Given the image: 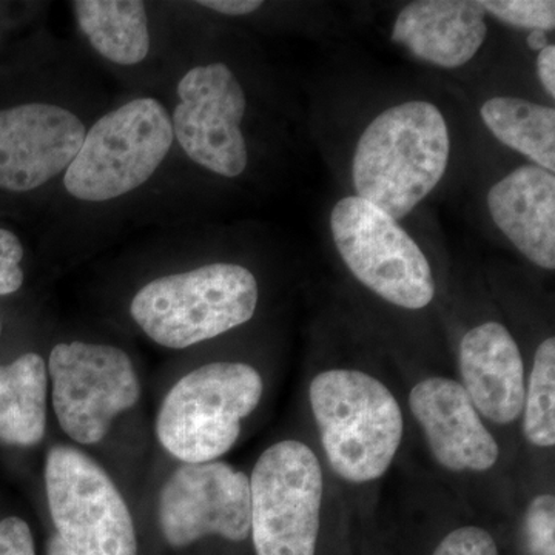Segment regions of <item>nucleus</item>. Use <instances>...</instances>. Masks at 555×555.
<instances>
[{
  "instance_id": "1",
  "label": "nucleus",
  "mask_w": 555,
  "mask_h": 555,
  "mask_svg": "<svg viewBox=\"0 0 555 555\" xmlns=\"http://www.w3.org/2000/svg\"><path fill=\"white\" fill-rule=\"evenodd\" d=\"M447 120L430 102L393 105L369 124L352 163L358 198L393 219L406 218L447 173Z\"/></svg>"
},
{
  "instance_id": "2",
  "label": "nucleus",
  "mask_w": 555,
  "mask_h": 555,
  "mask_svg": "<svg viewBox=\"0 0 555 555\" xmlns=\"http://www.w3.org/2000/svg\"><path fill=\"white\" fill-rule=\"evenodd\" d=\"M309 401L339 478L363 485L385 476L404 433L403 412L385 383L357 369H327L310 382Z\"/></svg>"
},
{
  "instance_id": "3",
  "label": "nucleus",
  "mask_w": 555,
  "mask_h": 555,
  "mask_svg": "<svg viewBox=\"0 0 555 555\" xmlns=\"http://www.w3.org/2000/svg\"><path fill=\"white\" fill-rule=\"evenodd\" d=\"M258 297L250 270L219 262L153 280L134 295L130 313L153 341L185 349L246 324Z\"/></svg>"
},
{
  "instance_id": "4",
  "label": "nucleus",
  "mask_w": 555,
  "mask_h": 555,
  "mask_svg": "<svg viewBox=\"0 0 555 555\" xmlns=\"http://www.w3.org/2000/svg\"><path fill=\"white\" fill-rule=\"evenodd\" d=\"M264 383L246 363H210L171 387L160 404L156 436L184 463L217 462L235 447L241 423L261 401Z\"/></svg>"
},
{
  "instance_id": "5",
  "label": "nucleus",
  "mask_w": 555,
  "mask_h": 555,
  "mask_svg": "<svg viewBox=\"0 0 555 555\" xmlns=\"http://www.w3.org/2000/svg\"><path fill=\"white\" fill-rule=\"evenodd\" d=\"M173 139L171 118L159 101L139 98L120 105L87 131L65 170V189L90 203L127 195L155 175Z\"/></svg>"
},
{
  "instance_id": "6",
  "label": "nucleus",
  "mask_w": 555,
  "mask_h": 555,
  "mask_svg": "<svg viewBox=\"0 0 555 555\" xmlns=\"http://www.w3.org/2000/svg\"><path fill=\"white\" fill-rule=\"evenodd\" d=\"M250 534L257 555H315L323 467L298 440L272 444L251 470Z\"/></svg>"
},
{
  "instance_id": "7",
  "label": "nucleus",
  "mask_w": 555,
  "mask_h": 555,
  "mask_svg": "<svg viewBox=\"0 0 555 555\" xmlns=\"http://www.w3.org/2000/svg\"><path fill=\"white\" fill-rule=\"evenodd\" d=\"M331 229L347 269L378 297L409 310L433 302V269L397 219L367 201L347 196L335 204Z\"/></svg>"
},
{
  "instance_id": "8",
  "label": "nucleus",
  "mask_w": 555,
  "mask_h": 555,
  "mask_svg": "<svg viewBox=\"0 0 555 555\" xmlns=\"http://www.w3.org/2000/svg\"><path fill=\"white\" fill-rule=\"evenodd\" d=\"M47 496L57 535L78 555H138L133 518L104 469L72 447L47 455Z\"/></svg>"
},
{
  "instance_id": "9",
  "label": "nucleus",
  "mask_w": 555,
  "mask_h": 555,
  "mask_svg": "<svg viewBox=\"0 0 555 555\" xmlns=\"http://www.w3.org/2000/svg\"><path fill=\"white\" fill-rule=\"evenodd\" d=\"M49 371L57 422L80 444L104 440L113 420L141 396L133 363L118 347L61 343L51 350Z\"/></svg>"
},
{
  "instance_id": "10",
  "label": "nucleus",
  "mask_w": 555,
  "mask_h": 555,
  "mask_svg": "<svg viewBox=\"0 0 555 555\" xmlns=\"http://www.w3.org/2000/svg\"><path fill=\"white\" fill-rule=\"evenodd\" d=\"M178 98L171 126L185 155L221 177H240L248 163L241 131L247 100L232 69L224 64L190 69L179 80Z\"/></svg>"
},
{
  "instance_id": "11",
  "label": "nucleus",
  "mask_w": 555,
  "mask_h": 555,
  "mask_svg": "<svg viewBox=\"0 0 555 555\" xmlns=\"http://www.w3.org/2000/svg\"><path fill=\"white\" fill-rule=\"evenodd\" d=\"M159 526L175 547L207 535L244 542L250 535L248 477L224 462L179 466L160 491Z\"/></svg>"
},
{
  "instance_id": "12",
  "label": "nucleus",
  "mask_w": 555,
  "mask_h": 555,
  "mask_svg": "<svg viewBox=\"0 0 555 555\" xmlns=\"http://www.w3.org/2000/svg\"><path fill=\"white\" fill-rule=\"evenodd\" d=\"M86 134L82 120L60 105L0 109V189L21 193L47 184L68 169Z\"/></svg>"
},
{
  "instance_id": "13",
  "label": "nucleus",
  "mask_w": 555,
  "mask_h": 555,
  "mask_svg": "<svg viewBox=\"0 0 555 555\" xmlns=\"http://www.w3.org/2000/svg\"><path fill=\"white\" fill-rule=\"evenodd\" d=\"M409 408L438 465L451 473H486L495 466L499 443L462 383L447 377L422 379L409 393Z\"/></svg>"
},
{
  "instance_id": "14",
  "label": "nucleus",
  "mask_w": 555,
  "mask_h": 555,
  "mask_svg": "<svg viewBox=\"0 0 555 555\" xmlns=\"http://www.w3.org/2000/svg\"><path fill=\"white\" fill-rule=\"evenodd\" d=\"M462 386L478 414L495 425L520 418L525 404V364L516 339L495 321L467 331L460 343Z\"/></svg>"
},
{
  "instance_id": "15",
  "label": "nucleus",
  "mask_w": 555,
  "mask_h": 555,
  "mask_svg": "<svg viewBox=\"0 0 555 555\" xmlns=\"http://www.w3.org/2000/svg\"><path fill=\"white\" fill-rule=\"evenodd\" d=\"M486 11L473 0H418L398 14L392 42L418 60L459 68L473 60L488 36Z\"/></svg>"
},
{
  "instance_id": "16",
  "label": "nucleus",
  "mask_w": 555,
  "mask_h": 555,
  "mask_svg": "<svg viewBox=\"0 0 555 555\" xmlns=\"http://www.w3.org/2000/svg\"><path fill=\"white\" fill-rule=\"evenodd\" d=\"M496 228L539 268L555 269V177L539 166H524L488 192Z\"/></svg>"
},
{
  "instance_id": "17",
  "label": "nucleus",
  "mask_w": 555,
  "mask_h": 555,
  "mask_svg": "<svg viewBox=\"0 0 555 555\" xmlns=\"http://www.w3.org/2000/svg\"><path fill=\"white\" fill-rule=\"evenodd\" d=\"M47 364L38 353H24L0 366V441L35 447L47 426Z\"/></svg>"
},
{
  "instance_id": "18",
  "label": "nucleus",
  "mask_w": 555,
  "mask_h": 555,
  "mask_svg": "<svg viewBox=\"0 0 555 555\" xmlns=\"http://www.w3.org/2000/svg\"><path fill=\"white\" fill-rule=\"evenodd\" d=\"M76 21L91 47L118 65H137L147 57V10L139 0H78Z\"/></svg>"
},
{
  "instance_id": "19",
  "label": "nucleus",
  "mask_w": 555,
  "mask_h": 555,
  "mask_svg": "<svg viewBox=\"0 0 555 555\" xmlns=\"http://www.w3.org/2000/svg\"><path fill=\"white\" fill-rule=\"evenodd\" d=\"M485 126L506 147L555 170V109L520 98L499 96L480 109Z\"/></svg>"
},
{
  "instance_id": "20",
  "label": "nucleus",
  "mask_w": 555,
  "mask_h": 555,
  "mask_svg": "<svg viewBox=\"0 0 555 555\" xmlns=\"http://www.w3.org/2000/svg\"><path fill=\"white\" fill-rule=\"evenodd\" d=\"M524 434L535 448L555 444V339L546 338L534 353L525 392Z\"/></svg>"
},
{
  "instance_id": "21",
  "label": "nucleus",
  "mask_w": 555,
  "mask_h": 555,
  "mask_svg": "<svg viewBox=\"0 0 555 555\" xmlns=\"http://www.w3.org/2000/svg\"><path fill=\"white\" fill-rule=\"evenodd\" d=\"M486 13L517 28L550 31L555 27L553 0H486L480 2Z\"/></svg>"
},
{
  "instance_id": "22",
  "label": "nucleus",
  "mask_w": 555,
  "mask_h": 555,
  "mask_svg": "<svg viewBox=\"0 0 555 555\" xmlns=\"http://www.w3.org/2000/svg\"><path fill=\"white\" fill-rule=\"evenodd\" d=\"M526 554L555 555V496L540 494L526 507L524 518Z\"/></svg>"
},
{
  "instance_id": "23",
  "label": "nucleus",
  "mask_w": 555,
  "mask_h": 555,
  "mask_svg": "<svg viewBox=\"0 0 555 555\" xmlns=\"http://www.w3.org/2000/svg\"><path fill=\"white\" fill-rule=\"evenodd\" d=\"M433 555H500V551L491 532L469 525L449 532Z\"/></svg>"
},
{
  "instance_id": "24",
  "label": "nucleus",
  "mask_w": 555,
  "mask_h": 555,
  "mask_svg": "<svg viewBox=\"0 0 555 555\" xmlns=\"http://www.w3.org/2000/svg\"><path fill=\"white\" fill-rule=\"evenodd\" d=\"M24 246L10 230L0 228V295H11L24 284Z\"/></svg>"
},
{
  "instance_id": "25",
  "label": "nucleus",
  "mask_w": 555,
  "mask_h": 555,
  "mask_svg": "<svg viewBox=\"0 0 555 555\" xmlns=\"http://www.w3.org/2000/svg\"><path fill=\"white\" fill-rule=\"evenodd\" d=\"M0 555H36L35 540L27 521L7 517L0 521Z\"/></svg>"
},
{
  "instance_id": "26",
  "label": "nucleus",
  "mask_w": 555,
  "mask_h": 555,
  "mask_svg": "<svg viewBox=\"0 0 555 555\" xmlns=\"http://www.w3.org/2000/svg\"><path fill=\"white\" fill-rule=\"evenodd\" d=\"M198 5L228 16H244L261 9V0H201Z\"/></svg>"
},
{
  "instance_id": "27",
  "label": "nucleus",
  "mask_w": 555,
  "mask_h": 555,
  "mask_svg": "<svg viewBox=\"0 0 555 555\" xmlns=\"http://www.w3.org/2000/svg\"><path fill=\"white\" fill-rule=\"evenodd\" d=\"M537 73L543 89L550 94L551 100L555 98V47L547 46L540 51L537 57Z\"/></svg>"
},
{
  "instance_id": "28",
  "label": "nucleus",
  "mask_w": 555,
  "mask_h": 555,
  "mask_svg": "<svg viewBox=\"0 0 555 555\" xmlns=\"http://www.w3.org/2000/svg\"><path fill=\"white\" fill-rule=\"evenodd\" d=\"M47 555H78L61 539L60 535L54 534L50 537L49 545H47Z\"/></svg>"
},
{
  "instance_id": "29",
  "label": "nucleus",
  "mask_w": 555,
  "mask_h": 555,
  "mask_svg": "<svg viewBox=\"0 0 555 555\" xmlns=\"http://www.w3.org/2000/svg\"><path fill=\"white\" fill-rule=\"evenodd\" d=\"M528 46L529 49L534 51H542L545 47L550 46V43H547L546 31L535 30L529 33Z\"/></svg>"
},
{
  "instance_id": "30",
  "label": "nucleus",
  "mask_w": 555,
  "mask_h": 555,
  "mask_svg": "<svg viewBox=\"0 0 555 555\" xmlns=\"http://www.w3.org/2000/svg\"><path fill=\"white\" fill-rule=\"evenodd\" d=\"M0 334H2V323H0Z\"/></svg>"
}]
</instances>
